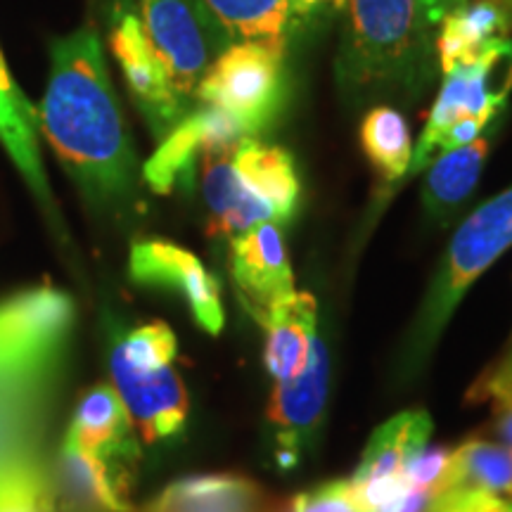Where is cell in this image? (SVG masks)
<instances>
[{"mask_svg":"<svg viewBox=\"0 0 512 512\" xmlns=\"http://www.w3.org/2000/svg\"><path fill=\"white\" fill-rule=\"evenodd\" d=\"M233 150H209L202 157V195L209 209L211 235H235L259 226L264 221H275L273 211L259 197H254L235 174ZM278 223V221H275Z\"/></svg>","mask_w":512,"mask_h":512,"instance_id":"obj_20","label":"cell"},{"mask_svg":"<svg viewBox=\"0 0 512 512\" xmlns=\"http://www.w3.org/2000/svg\"><path fill=\"white\" fill-rule=\"evenodd\" d=\"M230 271L242 302L256 320L294 292V273L283 228L264 221L230 240Z\"/></svg>","mask_w":512,"mask_h":512,"instance_id":"obj_13","label":"cell"},{"mask_svg":"<svg viewBox=\"0 0 512 512\" xmlns=\"http://www.w3.org/2000/svg\"><path fill=\"white\" fill-rule=\"evenodd\" d=\"M110 370L112 387L124 401L128 418L145 444L171 439L183 430L190 413V396L174 363L157 368H131L110 361Z\"/></svg>","mask_w":512,"mask_h":512,"instance_id":"obj_12","label":"cell"},{"mask_svg":"<svg viewBox=\"0 0 512 512\" xmlns=\"http://www.w3.org/2000/svg\"><path fill=\"white\" fill-rule=\"evenodd\" d=\"M512 394V337L508 342V349L503 351V356L498 358L491 368H486L479 380L472 384V389L467 392V401L472 403H486L494 401L501 403Z\"/></svg>","mask_w":512,"mask_h":512,"instance_id":"obj_31","label":"cell"},{"mask_svg":"<svg viewBox=\"0 0 512 512\" xmlns=\"http://www.w3.org/2000/svg\"><path fill=\"white\" fill-rule=\"evenodd\" d=\"M292 512H363L349 479L325 482L290 498Z\"/></svg>","mask_w":512,"mask_h":512,"instance_id":"obj_29","label":"cell"},{"mask_svg":"<svg viewBox=\"0 0 512 512\" xmlns=\"http://www.w3.org/2000/svg\"><path fill=\"white\" fill-rule=\"evenodd\" d=\"M484 3H491L494 8L503 12V17L508 19V24L512 27V0H484Z\"/></svg>","mask_w":512,"mask_h":512,"instance_id":"obj_34","label":"cell"},{"mask_svg":"<svg viewBox=\"0 0 512 512\" xmlns=\"http://www.w3.org/2000/svg\"><path fill=\"white\" fill-rule=\"evenodd\" d=\"M458 486L512 496V446L503 441L472 439L448 451L446 470L434 496Z\"/></svg>","mask_w":512,"mask_h":512,"instance_id":"obj_24","label":"cell"},{"mask_svg":"<svg viewBox=\"0 0 512 512\" xmlns=\"http://www.w3.org/2000/svg\"><path fill=\"white\" fill-rule=\"evenodd\" d=\"M145 36L174 91L192 107L211 62V46L188 0H136Z\"/></svg>","mask_w":512,"mask_h":512,"instance_id":"obj_11","label":"cell"},{"mask_svg":"<svg viewBox=\"0 0 512 512\" xmlns=\"http://www.w3.org/2000/svg\"><path fill=\"white\" fill-rule=\"evenodd\" d=\"M128 273L140 285L178 294L204 332L221 335L226 323L221 285L188 249L166 240H140L131 247Z\"/></svg>","mask_w":512,"mask_h":512,"instance_id":"obj_9","label":"cell"},{"mask_svg":"<svg viewBox=\"0 0 512 512\" xmlns=\"http://www.w3.org/2000/svg\"><path fill=\"white\" fill-rule=\"evenodd\" d=\"M330 392V354L323 339H316L306 368L292 380L275 382L266 408L278 465L290 470L299 463L306 446L323 422Z\"/></svg>","mask_w":512,"mask_h":512,"instance_id":"obj_8","label":"cell"},{"mask_svg":"<svg viewBox=\"0 0 512 512\" xmlns=\"http://www.w3.org/2000/svg\"><path fill=\"white\" fill-rule=\"evenodd\" d=\"M512 247V185L460 223L422 299L408 337V366H418L439 342L467 290Z\"/></svg>","mask_w":512,"mask_h":512,"instance_id":"obj_3","label":"cell"},{"mask_svg":"<svg viewBox=\"0 0 512 512\" xmlns=\"http://www.w3.org/2000/svg\"><path fill=\"white\" fill-rule=\"evenodd\" d=\"M74 328V302L55 287L0 302V392H46Z\"/></svg>","mask_w":512,"mask_h":512,"instance_id":"obj_4","label":"cell"},{"mask_svg":"<svg viewBox=\"0 0 512 512\" xmlns=\"http://www.w3.org/2000/svg\"><path fill=\"white\" fill-rule=\"evenodd\" d=\"M110 48L147 128L152 136L162 140L192 107L171 86L164 64L147 41L133 0L112 3Z\"/></svg>","mask_w":512,"mask_h":512,"instance_id":"obj_7","label":"cell"},{"mask_svg":"<svg viewBox=\"0 0 512 512\" xmlns=\"http://www.w3.org/2000/svg\"><path fill=\"white\" fill-rule=\"evenodd\" d=\"M264 512H292V505H290V501L275 503V505H266Z\"/></svg>","mask_w":512,"mask_h":512,"instance_id":"obj_35","label":"cell"},{"mask_svg":"<svg viewBox=\"0 0 512 512\" xmlns=\"http://www.w3.org/2000/svg\"><path fill=\"white\" fill-rule=\"evenodd\" d=\"M83 448L98 453L114 470L124 472L138 458V446L133 439V422L128 418L124 401L110 384H100L83 396L76 408L72 425L67 430Z\"/></svg>","mask_w":512,"mask_h":512,"instance_id":"obj_19","label":"cell"},{"mask_svg":"<svg viewBox=\"0 0 512 512\" xmlns=\"http://www.w3.org/2000/svg\"><path fill=\"white\" fill-rule=\"evenodd\" d=\"M0 512H57L55 484L38 453L0 470Z\"/></svg>","mask_w":512,"mask_h":512,"instance_id":"obj_27","label":"cell"},{"mask_svg":"<svg viewBox=\"0 0 512 512\" xmlns=\"http://www.w3.org/2000/svg\"><path fill=\"white\" fill-rule=\"evenodd\" d=\"M178 356V339L174 330L162 320L133 328L114 344L110 361L124 363L131 368H157L171 366Z\"/></svg>","mask_w":512,"mask_h":512,"instance_id":"obj_28","label":"cell"},{"mask_svg":"<svg viewBox=\"0 0 512 512\" xmlns=\"http://www.w3.org/2000/svg\"><path fill=\"white\" fill-rule=\"evenodd\" d=\"M230 159L242 185L273 211L275 221L280 226L290 221L302 200V181L290 152L280 145L261 143L259 138H242Z\"/></svg>","mask_w":512,"mask_h":512,"instance_id":"obj_18","label":"cell"},{"mask_svg":"<svg viewBox=\"0 0 512 512\" xmlns=\"http://www.w3.org/2000/svg\"><path fill=\"white\" fill-rule=\"evenodd\" d=\"M510 29L503 12L484 0H467L441 17V34L437 43L441 72H451L460 64L475 62L494 38L505 36Z\"/></svg>","mask_w":512,"mask_h":512,"instance_id":"obj_23","label":"cell"},{"mask_svg":"<svg viewBox=\"0 0 512 512\" xmlns=\"http://www.w3.org/2000/svg\"><path fill=\"white\" fill-rule=\"evenodd\" d=\"M245 136L238 121L216 107L204 105L190 110L166 136L143 164V178L159 195L174 188H192L197 162L209 150H233Z\"/></svg>","mask_w":512,"mask_h":512,"instance_id":"obj_10","label":"cell"},{"mask_svg":"<svg viewBox=\"0 0 512 512\" xmlns=\"http://www.w3.org/2000/svg\"><path fill=\"white\" fill-rule=\"evenodd\" d=\"M463 3H467V0H425L427 17H430L432 24H439L441 17H444L448 10L458 8V5H463Z\"/></svg>","mask_w":512,"mask_h":512,"instance_id":"obj_33","label":"cell"},{"mask_svg":"<svg viewBox=\"0 0 512 512\" xmlns=\"http://www.w3.org/2000/svg\"><path fill=\"white\" fill-rule=\"evenodd\" d=\"M491 430H494V434L503 444L512 446V394L501 403H496V418Z\"/></svg>","mask_w":512,"mask_h":512,"instance_id":"obj_32","label":"cell"},{"mask_svg":"<svg viewBox=\"0 0 512 512\" xmlns=\"http://www.w3.org/2000/svg\"><path fill=\"white\" fill-rule=\"evenodd\" d=\"M211 50L242 41H256L285 57L290 48L297 19L287 0H188Z\"/></svg>","mask_w":512,"mask_h":512,"instance_id":"obj_14","label":"cell"},{"mask_svg":"<svg viewBox=\"0 0 512 512\" xmlns=\"http://www.w3.org/2000/svg\"><path fill=\"white\" fill-rule=\"evenodd\" d=\"M266 330L264 363L275 382L292 380L309 363L318 335V304L309 292L294 290L259 320Z\"/></svg>","mask_w":512,"mask_h":512,"instance_id":"obj_17","label":"cell"},{"mask_svg":"<svg viewBox=\"0 0 512 512\" xmlns=\"http://www.w3.org/2000/svg\"><path fill=\"white\" fill-rule=\"evenodd\" d=\"M41 136L95 209L128 207L138 188V159L114 93L102 38L93 24L55 38Z\"/></svg>","mask_w":512,"mask_h":512,"instance_id":"obj_1","label":"cell"},{"mask_svg":"<svg viewBox=\"0 0 512 512\" xmlns=\"http://www.w3.org/2000/svg\"><path fill=\"white\" fill-rule=\"evenodd\" d=\"M512 91V41L494 38L475 62L460 64L444 74V83L432 105L430 119L413 150L408 176L420 174L439 150V140L448 126L460 119L477 117L498 121Z\"/></svg>","mask_w":512,"mask_h":512,"instance_id":"obj_6","label":"cell"},{"mask_svg":"<svg viewBox=\"0 0 512 512\" xmlns=\"http://www.w3.org/2000/svg\"><path fill=\"white\" fill-rule=\"evenodd\" d=\"M195 98L233 117L247 138H259L285 110V57L264 43H233L209 62Z\"/></svg>","mask_w":512,"mask_h":512,"instance_id":"obj_5","label":"cell"},{"mask_svg":"<svg viewBox=\"0 0 512 512\" xmlns=\"http://www.w3.org/2000/svg\"><path fill=\"white\" fill-rule=\"evenodd\" d=\"M347 24L335 60L344 93L375 88L420 91L432 74L434 24L425 0H347Z\"/></svg>","mask_w":512,"mask_h":512,"instance_id":"obj_2","label":"cell"},{"mask_svg":"<svg viewBox=\"0 0 512 512\" xmlns=\"http://www.w3.org/2000/svg\"><path fill=\"white\" fill-rule=\"evenodd\" d=\"M55 494L76 512H133L128 477L64 434L55 467Z\"/></svg>","mask_w":512,"mask_h":512,"instance_id":"obj_16","label":"cell"},{"mask_svg":"<svg viewBox=\"0 0 512 512\" xmlns=\"http://www.w3.org/2000/svg\"><path fill=\"white\" fill-rule=\"evenodd\" d=\"M0 145L8 152L19 176L24 178L31 195L43 211L55 219L57 209L50 190L46 166L41 157V121L38 107L24 95L17 81L12 79L8 62L0 50Z\"/></svg>","mask_w":512,"mask_h":512,"instance_id":"obj_15","label":"cell"},{"mask_svg":"<svg viewBox=\"0 0 512 512\" xmlns=\"http://www.w3.org/2000/svg\"><path fill=\"white\" fill-rule=\"evenodd\" d=\"M491 138L479 136L472 143L434 157L422 183V204L432 219L444 221L463 204L482 178Z\"/></svg>","mask_w":512,"mask_h":512,"instance_id":"obj_22","label":"cell"},{"mask_svg":"<svg viewBox=\"0 0 512 512\" xmlns=\"http://www.w3.org/2000/svg\"><path fill=\"white\" fill-rule=\"evenodd\" d=\"M361 147L387 183H399L408 176L413 159V140L406 119L394 107H373L361 121Z\"/></svg>","mask_w":512,"mask_h":512,"instance_id":"obj_25","label":"cell"},{"mask_svg":"<svg viewBox=\"0 0 512 512\" xmlns=\"http://www.w3.org/2000/svg\"><path fill=\"white\" fill-rule=\"evenodd\" d=\"M264 489L230 472L192 475L164 486L140 512H264Z\"/></svg>","mask_w":512,"mask_h":512,"instance_id":"obj_21","label":"cell"},{"mask_svg":"<svg viewBox=\"0 0 512 512\" xmlns=\"http://www.w3.org/2000/svg\"><path fill=\"white\" fill-rule=\"evenodd\" d=\"M427 512H512V501L508 496H496L491 491L470 489H446L432 496Z\"/></svg>","mask_w":512,"mask_h":512,"instance_id":"obj_30","label":"cell"},{"mask_svg":"<svg viewBox=\"0 0 512 512\" xmlns=\"http://www.w3.org/2000/svg\"><path fill=\"white\" fill-rule=\"evenodd\" d=\"M46 392H0V470L38 453Z\"/></svg>","mask_w":512,"mask_h":512,"instance_id":"obj_26","label":"cell"}]
</instances>
